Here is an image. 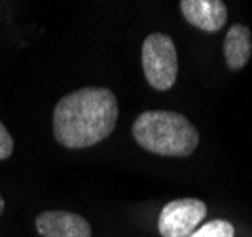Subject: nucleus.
Here are the masks:
<instances>
[{
	"label": "nucleus",
	"instance_id": "1",
	"mask_svg": "<svg viewBox=\"0 0 252 237\" xmlns=\"http://www.w3.org/2000/svg\"><path fill=\"white\" fill-rule=\"evenodd\" d=\"M118 99L106 88H82L53 110V135L64 148H88L108 137L118 122Z\"/></svg>",
	"mask_w": 252,
	"mask_h": 237
},
{
	"label": "nucleus",
	"instance_id": "2",
	"mask_svg": "<svg viewBox=\"0 0 252 237\" xmlns=\"http://www.w3.org/2000/svg\"><path fill=\"white\" fill-rule=\"evenodd\" d=\"M133 137L144 150L165 158H186L199 144L195 125L171 110L142 112L133 124Z\"/></svg>",
	"mask_w": 252,
	"mask_h": 237
},
{
	"label": "nucleus",
	"instance_id": "3",
	"mask_svg": "<svg viewBox=\"0 0 252 237\" xmlns=\"http://www.w3.org/2000/svg\"><path fill=\"white\" fill-rule=\"evenodd\" d=\"M142 70L146 82L158 91L175 86L178 74V55L173 38L163 33H154L142 42Z\"/></svg>",
	"mask_w": 252,
	"mask_h": 237
},
{
	"label": "nucleus",
	"instance_id": "4",
	"mask_svg": "<svg viewBox=\"0 0 252 237\" xmlns=\"http://www.w3.org/2000/svg\"><path fill=\"white\" fill-rule=\"evenodd\" d=\"M207 216V205L195 198L173 200L159 212L158 230L161 237H189Z\"/></svg>",
	"mask_w": 252,
	"mask_h": 237
},
{
	"label": "nucleus",
	"instance_id": "5",
	"mask_svg": "<svg viewBox=\"0 0 252 237\" xmlns=\"http://www.w3.org/2000/svg\"><path fill=\"white\" fill-rule=\"evenodd\" d=\"M36 232L42 237H91V226L76 212L44 211L36 216Z\"/></svg>",
	"mask_w": 252,
	"mask_h": 237
},
{
	"label": "nucleus",
	"instance_id": "6",
	"mask_svg": "<svg viewBox=\"0 0 252 237\" xmlns=\"http://www.w3.org/2000/svg\"><path fill=\"white\" fill-rule=\"evenodd\" d=\"M178 6L189 25L205 33H218L227 21V8L222 0H180Z\"/></svg>",
	"mask_w": 252,
	"mask_h": 237
},
{
	"label": "nucleus",
	"instance_id": "7",
	"mask_svg": "<svg viewBox=\"0 0 252 237\" xmlns=\"http://www.w3.org/2000/svg\"><path fill=\"white\" fill-rule=\"evenodd\" d=\"M252 55V33L247 25L235 23L227 29L224 40V59L229 70H241Z\"/></svg>",
	"mask_w": 252,
	"mask_h": 237
},
{
	"label": "nucleus",
	"instance_id": "8",
	"mask_svg": "<svg viewBox=\"0 0 252 237\" xmlns=\"http://www.w3.org/2000/svg\"><path fill=\"white\" fill-rule=\"evenodd\" d=\"M235 228L227 220H211L207 224L199 226L189 237H233Z\"/></svg>",
	"mask_w": 252,
	"mask_h": 237
},
{
	"label": "nucleus",
	"instance_id": "9",
	"mask_svg": "<svg viewBox=\"0 0 252 237\" xmlns=\"http://www.w3.org/2000/svg\"><path fill=\"white\" fill-rule=\"evenodd\" d=\"M12 152H13V138L10 135V131L0 122V160L10 158Z\"/></svg>",
	"mask_w": 252,
	"mask_h": 237
},
{
	"label": "nucleus",
	"instance_id": "10",
	"mask_svg": "<svg viewBox=\"0 0 252 237\" xmlns=\"http://www.w3.org/2000/svg\"><path fill=\"white\" fill-rule=\"evenodd\" d=\"M2 212H4V198L0 196V214H2Z\"/></svg>",
	"mask_w": 252,
	"mask_h": 237
}]
</instances>
